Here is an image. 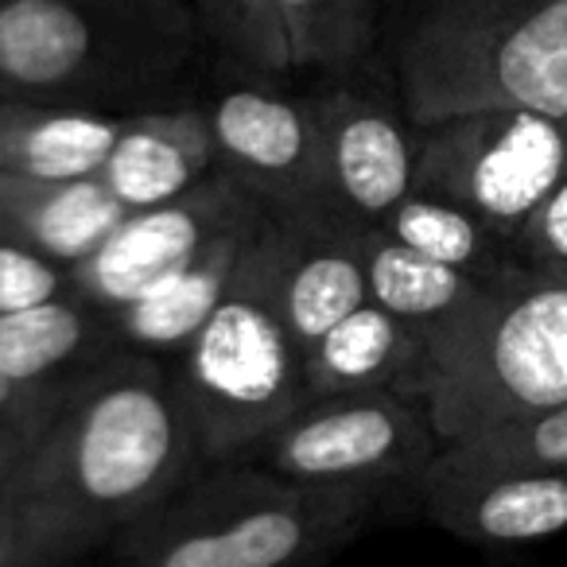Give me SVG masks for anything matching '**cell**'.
I'll list each match as a JSON object with an SVG mask.
<instances>
[{"label":"cell","mask_w":567,"mask_h":567,"mask_svg":"<svg viewBox=\"0 0 567 567\" xmlns=\"http://www.w3.org/2000/svg\"><path fill=\"white\" fill-rule=\"evenodd\" d=\"M187 20L172 0H4L0 94L86 105L179 71Z\"/></svg>","instance_id":"4"},{"label":"cell","mask_w":567,"mask_h":567,"mask_svg":"<svg viewBox=\"0 0 567 567\" xmlns=\"http://www.w3.org/2000/svg\"><path fill=\"white\" fill-rule=\"evenodd\" d=\"M110 347H121L105 311L79 296H59L40 308L0 316V373L20 385H48L90 370Z\"/></svg>","instance_id":"20"},{"label":"cell","mask_w":567,"mask_h":567,"mask_svg":"<svg viewBox=\"0 0 567 567\" xmlns=\"http://www.w3.org/2000/svg\"><path fill=\"white\" fill-rule=\"evenodd\" d=\"M323 159L327 210L378 226L416 187L412 121L362 94H327L311 102Z\"/></svg>","instance_id":"13"},{"label":"cell","mask_w":567,"mask_h":567,"mask_svg":"<svg viewBox=\"0 0 567 567\" xmlns=\"http://www.w3.org/2000/svg\"><path fill=\"white\" fill-rule=\"evenodd\" d=\"M260 226H245L218 237L203 257H195L183 272H175L172 280L152 288L144 300L105 316L113 323V334H117L121 347L136 350V354H167V350L183 354L187 342L203 331L206 319L229 296L245 249H249Z\"/></svg>","instance_id":"18"},{"label":"cell","mask_w":567,"mask_h":567,"mask_svg":"<svg viewBox=\"0 0 567 567\" xmlns=\"http://www.w3.org/2000/svg\"><path fill=\"white\" fill-rule=\"evenodd\" d=\"M214 175V136L203 110L128 113L97 179L133 210L172 203Z\"/></svg>","instance_id":"16"},{"label":"cell","mask_w":567,"mask_h":567,"mask_svg":"<svg viewBox=\"0 0 567 567\" xmlns=\"http://www.w3.org/2000/svg\"><path fill=\"white\" fill-rule=\"evenodd\" d=\"M172 381L206 463H249L252 451L311 401L303 354L249 249L221 308L179 354Z\"/></svg>","instance_id":"5"},{"label":"cell","mask_w":567,"mask_h":567,"mask_svg":"<svg viewBox=\"0 0 567 567\" xmlns=\"http://www.w3.org/2000/svg\"><path fill=\"white\" fill-rule=\"evenodd\" d=\"M378 226L409 249L458 268V272L474 276L489 288H505V284H517L525 272H533L517 257V249L502 234H494L486 221H478L463 206L424 195V190H412Z\"/></svg>","instance_id":"21"},{"label":"cell","mask_w":567,"mask_h":567,"mask_svg":"<svg viewBox=\"0 0 567 567\" xmlns=\"http://www.w3.org/2000/svg\"><path fill=\"white\" fill-rule=\"evenodd\" d=\"M249 252L303 358L342 319L370 303L358 221L334 210H268Z\"/></svg>","instance_id":"10"},{"label":"cell","mask_w":567,"mask_h":567,"mask_svg":"<svg viewBox=\"0 0 567 567\" xmlns=\"http://www.w3.org/2000/svg\"><path fill=\"white\" fill-rule=\"evenodd\" d=\"M443 440L427 401L404 393H339L311 396L292 420H284L249 463L276 478L323 489L420 486Z\"/></svg>","instance_id":"8"},{"label":"cell","mask_w":567,"mask_h":567,"mask_svg":"<svg viewBox=\"0 0 567 567\" xmlns=\"http://www.w3.org/2000/svg\"><path fill=\"white\" fill-rule=\"evenodd\" d=\"M102 544L55 513L0 497V567H79Z\"/></svg>","instance_id":"23"},{"label":"cell","mask_w":567,"mask_h":567,"mask_svg":"<svg viewBox=\"0 0 567 567\" xmlns=\"http://www.w3.org/2000/svg\"><path fill=\"white\" fill-rule=\"evenodd\" d=\"M373 502L218 463L113 536V567H323L362 533Z\"/></svg>","instance_id":"2"},{"label":"cell","mask_w":567,"mask_h":567,"mask_svg":"<svg viewBox=\"0 0 567 567\" xmlns=\"http://www.w3.org/2000/svg\"><path fill=\"white\" fill-rule=\"evenodd\" d=\"M567 404V276L525 272L486 296L435 354L427 412L443 443H463Z\"/></svg>","instance_id":"6"},{"label":"cell","mask_w":567,"mask_h":567,"mask_svg":"<svg viewBox=\"0 0 567 567\" xmlns=\"http://www.w3.org/2000/svg\"><path fill=\"white\" fill-rule=\"evenodd\" d=\"M203 113L214 136V172L229 175L276 214L327 210L311 102L237 86Z\"/></svg>","instance_id":"12"},{"label":"cell","mask_w":567,"mask_h":567,"mask_svg":"<svg viewBox=\"0 0 567 567\" xmlns=\"http://www.w3.org/2000/svg\"><path fill=\"white\" fill-rule=\"evenodd\" d=\"M296 66H350L373 40L378 0H276Z\"/></svg>","instance_id":"22"},{"label":"cell","mask_w":567,"mask_h":567,"mask_svg":"<svg viewBox=\"0 0 567 567\" xmlns=\"http://www.w3.org/2000/svg\"><path fill=\"white\" fill-rule=\"evenodd\" d=\"M396 79L412 125L478 110L567 117V0H416Z\"/></svg>","instance_id":"3"},{"label":"cell","mask_w":567,"mask_h":567,"mask_svg":"<svg viewBox=\"0 0 567 567\" xmlns=\"http://www.w3.org/2000/svg\"><path fill=\"white\" fill-rule=\"evenodd\" d=\"M210 32L226 43L229 55L257 71H292L276 0H198Z\"/></svg>","instance_id":"24"},{"label":"cell","mask_w":567,"mask_h":567,"mask_svg":"<svg viewBox=\"0 0 567 567\" xmlns=\"http://www.w3.org/2000/svg\"><path fill=\"white\" fill-rule=\"evenodd\" d=\"M51 385H59V381H48V385H20V381L0 373V412H12V409H20V404L35 401V396L48 393Z\"/></svg>","instance_id":"29"},{"label":"cell","mask_w":567,"mask_h":567,"mask_svg":"<svg viewBox=\"0 0 567 567\" xmlns=\"http://www.w3.org/2000/svg\"><path fill=\"white\" fill-rule=\"evenodd\" d=\"M66 385H71V378L51 385L48 393H40L35 401L20 404V409L0 412V497L9 494L17 474L24 471L32 451L40 447V440L48 435L51 420H55L59 404H63V396H66Z\"/></svg>","instance_id":"27"},{"label":"cell","mask_w":567,"mask_h":567,"mask_svg":"<svg viewBox=\"0 0 567 567\" xmlns=\"http://www.w3.org/2000/svg\"><path fill=\"white\" fill-rule=\"evenodd\" d=\"M59 296H71V268L0 237V316L40 308Z\"/></svg>","instance_id":"26"},{"label":"cell","mask_w":567,"mask_h":567,"mask_svg":"<svg viewBox=\"0 0 567 567\" xmlns=\"http://www.w3.org/2000/svg\"><path fill=\"white\" fill-rule=\"evenodd\" d=\"M517 257L536 272L567 276V172L548 195V203L533 214L525 229L513 241Z\"/></svg>","instance_id":"28"},{"label":"cell","mask_w":567,"mask_h":567,"mask_svg":"<svg viewBox=\"0 0 567 567\" xmlns=\"http://www.w3.org/2000/svg\"><path fill=\"white\" fill-rule=\"evenodd\" d=\"M265 218L268 206L257 195L214 172L172 203L128 214L82 265L71 268V292L113 316L183 272L218 237L260 226Z\"/></svg>","instance_id":"9"},{"label":"cell","mask_w":567,"mask_h":567,"mask_svg":"<svg viewBox=\"0 0 567 567\" xmlns=\"http://www.w3.org/2000/svg\"><path fill=\"white\" fill-rule=\"evenodd\" d=\"M0 4H4V0H0Z\"/></svg>","instance_id":"30"},{"label":"cell","mask_w":567,"mask_h":567,"mask_svg":"<svg viewBox=\"0 0 567 567\" xmlns=\"http://www.w3.org/2000/svg\"><path fill=\"white\" fill-rule=\"evenodd\" d=\"M303 370L311 396L404 393L427 401L435 358L412 327L378 303H365L308 350Z\"/></svg>","instance_id":"14"},{"label":"cell","mask_w":567,"mask_h":567,"mask_svg":"<svg viewBox=\"0 0 567 567\" xmlns=\"http://www.w3.org/2000/svg\"><path fill=\"white\" fill-rule=\"evenodd\" d=\"M195 466L198 447L175 381L148 354L121 350L74 373L9 497L105 544L187 486Z\"/></svg>","instance_id":"1"},{"label":"cell","mask_w":567,"mask_h":567,"mask_svg":"<svg viewBox=\"0 0 567 567\" xmlns=\"http://www.w3.org/2000/svg\"><path fill=\"white\" fill-rule=\"evenodd\" d=\"M128 218L102 179H28L0 172V237L74 268Z\"/></svg>","instance_id":"17"},{"label":"cell","mask_w":567,"mask_h":567,"mask_svg":"<svg viewBox=\"0 0 567 567\" xmlns=\"http://www.w3.org/2000/svg\"><path fill=\"white\" fill-rule=\"evenodd\" d=\"M125 117L86 105L0 102V172L28 179H94L117 144Z\"/></svg>","instance_id":"19"},{"label":"cell","mask_w":567,"mask_h":567,"mask_svg":"<svg viewBox=\"0 0 567 567\" xmlns=\"http://www.w3.org/2000/svg\"><path fill=\"white\" fill-rule=\"evenodd\" d=\"M416 494L427 517L466 544H533L567 533V463H489L443 443Z\"/></svg>","instance_id":"11"},{"label":"cell","mask_w":567,"mask_h":567,"mask_svg":"<svg viewBox=\"0 0 567 567\" xmlns=\"http://www.w3.org/2000/svg\"><path fill=\"white\" fill-rule=\"evenodd\" d=\"M455 447L489 463H567V404L505 424L497 432L474 435Z\"/></svg>","instance_id":"25"},{"label":"cell","mask_w":567,"mask_h":567,"mask_svg":"<svg viewBox=\"0 0 567 567\" xmlns=\"http://www.w3.org/2000/svg\"><path fill=\"white\" fill-rule=\"evenodd\" d=\"M416 187L455 203L517 241L567 172V117L536 110H478L412 125Z\"/></svg>","instance_id":"7"},{"label":"cell","mask_w":567,"mask_h":567,"mask_svg":"<svg viewBox=\"0 0 567 567\" xmlns=\"http://www.w3.org/2000/svg\"><path fill=\"white\" fill-rule=\"evenodd\" d=\"M358 245L370 280V303L412 327L432 347V358L478 316L486 296L494 292L489 284L401 245L381 226L358 221Z\"/></svg>","instance_id":"15"}]
</instances>
